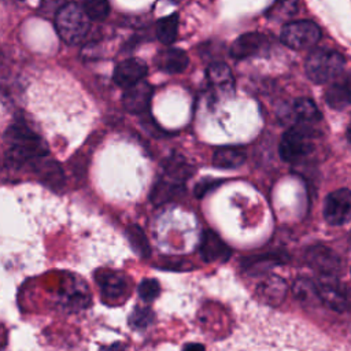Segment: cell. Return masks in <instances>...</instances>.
Listing matches in <instances>:
<instances>
[{"instance_id": "obj_1", "label": "cell", "mask_w": 351, "mask_h": 351, "mask_svg": "<svg viewBox=\"0 0 351 351\" xmlns=\"http://www.w3.org/2000/svg\"><path fill=\"white\" fill-rule=\"evenodd\" d=\"M7 158L10 163L23 165L26 162H34L47 155V147L44 141L37 136L26 122L15 121L5 132Z\"/></svg>"}, {"instance_id": "obj_2", "label": "cell", "mask_w": 351, "mask_h": 351, "mask_svg": "<svg viewBox=\"0 0 351 351\" xmlns=\"http://www.w3.org/2000/svg\"><path fill=\"white\" fill-rule=\"evenodd\" d=\"M344 67V56L330 48L313 49L304 62L306 74L315 84H326L339 78Z\"/></svg>"}, {"instance_id": "obj_3", "label": "cell", "mask_w": 351, "mask_h": 351, "mask_svg": "<svg viewBox=\"0 0 351 351\" xmlns=\"http://www.w3.org/2000/svg\"><path fill=\"white\" fill-rule=\"evenodd\" d=\"M89 18L82 5L77 3L63 4L55 15V27L59 37L67 44H78L89 30Z\"/></svg>"}, {"instance_id": "obj_4", "label": "cell", "mask_w": 351, "mask_h": 351, "mask_svg": "<svg viewBox=\"0 0 351 351\" xmlns=\"http://www.w3.org/2000/svg\"><path fill=\"white\" fill-rule=\"evenodd\" d=\"M314 149V133L303 123L291 126L281 137L278 152L282 160L295 163L308 156Z\"/></svg>"}, {"instance_id": "obj_5", "label": "cell", "mask_w": 351, "mask_h": 351, "mask_svg": "<svg viewBox=\"0 0 351 351\" xmlns=\"http://www.w3.org/2000/svg\"><path fill=\"white\" fill-rule=\"evenodd\" d=\"M321 38L319 26L308 19L288 22L282 26L280 40L291 49L302 51L314 47Z\"/></svg>"}, {"instance_id": "obj_6", "label": "cell", "mask_w": 351, "mask_h": 351, "mask_svg": "<svg viewBox=\"0 0 351 351\" xmlns=\"http://www.w3.org/2000/svg\"><path fill=\"white\" fill-rule=\"evenodd\" d=\"M324 219L332 226H340L351 219V191L340 188L330 192L324 202Z\"/></svg>"}, {"instance_id": "obj_7", "label": "cell", "mask_w": 351, "mask_h": 351, "mask_svg": "<svg viewBox=\"0 0 351 351\" xmlns=\"http://www.w3.org/2000/svg\"><path fill=\"white\" fill-rule=\"evenodd\" d=\"M95 280L106 302H119L126 298L129 282L122 273L114 270H100L96 273Z\"/></svg>"}, {"instance_id": "obj_8", "label": "cell", "mask_w": 351, "mask_h": 351, "mask_svg": "<svg viewBox=\"0 0 351 351\" xmlns=\"http://www.w3.org/2000/svg\"><path fill=\"white\" fill-rule=\"evenodd\" d=\"M304 259L308 266L318 270L322 276H333L340 269V256L329 247L322 244L311 245L306 250Z\"/></svg>"}, {"instance_id": "obj_9", "label": "cell", "mask_w": 351, "mask_h": 351, "mask_svg": "<svg viewBox=\"0 0 351 351\" xmlns=\"http://www.w3.org/2000/svg\"><path fill=\"white\" fill-rule=\"evenodd\" d=\"M319 302L333 311L341 313L347 308V296L333 276H322L317 282Z\"/></svg>"}, {"instance_id": "obj_10", "label": "cell", "mask_w": 351, "mask_h": 351, "mask_svg": "<svg viewBox=\"0 0 351 351\" xmlns=\"http://www.w3.org/2000/svg\"><path fill=\"white\" fill-rule=\"evenodd\" d=\"M148 73L147 64L138 58H129L117 64L112 78L114 82L121 88H130L141 81Z\"/></svg>"}, {"instance_id": "obj_11", "label": "cell", "mask_w": 351, "mask_h": 351, "mask_svg": "<svg viewBox=\"0 0 351 351\" xmlns=\"http://www.w3.org/2000/svg\"><path fill=\"white\" fill-rule=\"evenodd\" d=\"M200 256L204 262H225L230 256V248L225 241L213 230H204L199 245Z\"/></svg>"}, {"instance_id": "obj_12", "label": "cell", "mask_w": 351, "mask_h": 351, "mask_svg": "<svg viewBox=\"0 0 351 351\" xmlns=\"http://www.w3.org/2000/svg\"><path fill=\"white\" fill-rule=\"evenodd\" d=\"M267 47V38L256 32L239 36L230 45V55L234 59H245L261 53Z\"/></svg>"}, {"instance_id": "obj_13", "label": "cell", "mask_w": 351, "mask_h": 351, "mask_svg": "<svg viewBox=\"0 0 351 351\" xmlns=\"http://www.w3.org/2000/svg\"><path fill=\"white\" fill-rule=\"evenodd\" d=\"M287 291V282L276 274H267L256 285V295L270 306H278L285 299Z\"/></svg>"}, {"instance_id": "obj_14", "label": "cell", "mask_w": 351, "mask_h": 351, "mask_svg": "<svg viewBox=\"0 0 351 351\" xmlns=\"http://www.w3.org/2000/svg\"><path fill=\"white\" fill-rule=\"evenodd\" d=\"M151 97H152V86L148 82L141 81L125 89L122 96V103L129 112L140 114L147 110L151 101Z\"/></svg>"}, {"instance_id": "obj_15", "label": "cell", "mask_w": 351, "mask_h": 351, "mask_svg": "<svg viewBox=\"0 0 351 351\" xmlns=\"http://www.w3.org/2000/svg\"><path fill=\"white\" fill-rule=\"evenodd\" d=\"M325 101L330 108L337 111L351 106V73L330 84L325 90Z\"/></svg>"}, {"instance_id": "obj_16", "label": "cell", "mask_w": 351, "mask_h": 351, "mask_svg": "<svg viewBox=\"0 0 351 351\" xmlns=\"http://www.w3.org/2000/svg\"><path fill=\"white\" fill-rule=\"evenodd\" d=\"M155 63L159 70L167 74H178L188 67L189 58L186 52L180 48H169L158 53Z\"/></svg>"}, {"instance_id": "obj_17", "label": "cell", "mask_w": 351, "mask_h": 351, "mask_svg": "<svg viewBox=\"0 0 351 351\" xmlns=\"http://www.w3.org/2000/svg\"><path fill=\"white\" fill-rule=\"evenodd\" d=\"M33 165H34L36 174L41 178L43 182H45L47 185H49L55 189L60 188L63 185L64 177H63L62 169L59 167V165L55 160L40 158V159L34 160Z\"/></svg>"}, {"instance_id": "obj_18", "label": "cell", "mask_w": 351, "mask_h": 351, "mask_svg": "<svg viewBox=\"0 0 351 351\" xmlns=\"http://www.w3.org/2000/svg\"><path fill=\"white\" fill-rule=\"evenodd\" d=\"M182 193H184V184L174 182L169 178H160L155 182L151 191V202L156 206H160Z\"/></svg>"}, {"instance_id": "obj_19", "label": "cell", "mask_w": 351, "mask_h": 351, "mask_svg": "<svg viewBox=\"0 0 351 351\" xmlns=\"http://www.w3.org/2000/svg\"><path fill=\"white\" fill-rule=\"evenodd\" d=\"M163 170L166 178L178 184H184L193 174L192 165H189V162L180 155H173L167 158L163 163Z\"/></svg>"}, {"instance_id": "obj_20", "label": "cell", "mask_w": 351, "mask_h": 351, "mask_svg": "<svg viewBox=\"0 0 351 351\" xmlns=\"http://www.w3.org/2000/svg\"><path fill=\"white\" fill-rule=\"evenodd\" d=\"M245 151L239 147H222L213 155V163L219 169H237L245 162Z\"/></svg>"}, {"instance_id": "obj_21", "label": "cell", "mask_w": 351, "mask_h": 351, "mask_svg": "<svg viewBox=\"0 0 351 351\" xmlns=\"http://www.w3.org/2000/svg\"><path fill=\"white\" fill-rule=\"evenodd\" d=\"M207 80L215 89L221 92H230L234 81L230 69L225 63H213L207 67Z\"/></svg>"}, {"instance_id": "obj_22", "label": "cell", "mask_w": 351, "mask_h": 351, "mask_svg": "<svg viewBox=\"0 0 351 351\" xmlns=\"http://www.w3.org/2000/svg\"><path fill=\"white\" fill-rule=\"evenodd\" d=\"M60 300L64 307L71 310H81L85 308L90 302L89 291L84 285L73 284L66 287L60 293Z\"/></svg>"}, {"instance_id": "obj_23", "label": "cell", "mask_w": 351, "mask_h": 351, "mask_svg": "<svg viewBox=\"0 0 351 351\" xmlns=\"http://www.w3.org/2000/svg\"><path fill=\"white\" fill-rule=\"evenodd\" d=\"M292 112L296 117V119L303 125L313 123L321 119V112L317 104L308 97L296 99L292 104Z\"/></svg>"}, {"instance_id": "obj_24", "label": "cell", "mask_w": 351, "mask_h": 351, "mask_svg": "<svg viewBox=\"0 0 351 351\" xmlns=\"http://www.w3.org/2000/svg\"><path fill=\"white\" fill-rule=\"evenodd\" d=\"M178 33V14H170L156 22V36L160 43L171 44Z\"/></svg>"}, {"instance_id": "obj_25", "label": "cell", "mask_w": 351, "mask_h": 351, "mask_svg": "<svg viewBox=\"0 0 351 351\" xmlns=\"http://www.w3.org/2000/svg\"><path fill=\"white\" fill-rule=\"evenodd\" d=\"M126 237L129 240L130 247L138 256L148 258L151 255V247H149L148 239L138 225H129L126 229Z\"/></svg>"}, {"instance_id": "obj_26", "label": "cell", "mask_w": 351, "mask_h": 351, "mask_svg": "<svg viewBox=\"0 0 351 351\" xmlns=\"http://www.w3.org/2000/svg\"><path fill=\"white\" fill-rule=\"evenodd\" d=\"M292 292L302 303H313L314 300H319L317 285L308 278H298L292 285Z\"/></svg>"}, {"instance_id": "obj_27", "label": "cell", "mask_w": 351, "mask_h": 351, "mask_svg": "<svg viewBox=\"0 0 351 351\" xmlns=\"http://www.w3.org/2000/svg\"><path fill=\"white\" fill-rule=\"evenodd\" d=\"M277 262H282L281 258H278L277 254H265V255H259V256H248L245 259H243L241 266L245 270H262V267L265 269L266 266H271L276 265Z\"/></svg>"}, {"instance_id": "obj_28", "label": "cell", "mask_w": 351, "mask_h": 351, "mask_svg": "<svg viewBox=\"0 0 351 351\" xmlns=\"http://www.w3.org/2000/svg\"><path fill=\"white\" fill-rule=\"evenodd\" d=\"M154 318H155V314L149 307L137 306L134 307V310L129 317V324L134 329H144L154 322Z\"/></svg>"}, {"instance_id": "obj_29", "label": "cell", "mask_w": 351, "mask_h": 351, "mask_svg": "<svg viewBox=\"0 0 351 351\" xmlns=\"http://www.w3.org/2000/svg\"><path fill=\"white\" fill-rule=\"evenodd\" d=\"M82 8L89 19L92 21H103L107 18L110 12V4L104 0H93V1H85L82 4Z\"/></svg>"}, {"instance_id": "obj_30", "label": "cell", "mask_w": 351, "mask_h": 351, "mask_svg": "<svg viewBox=\"0 0 351 351\" xmlns=\"http://www.w3.org/2000/svg\"><path fill=\"white\" fill-rule=\"evenodd\" d=\"M138 296L144 302H154L160 293V285L155 278H145L138 285Z\"/></svg>"}, {"instance_id": "obj_31", "label": "cell", "mask_w": 351, "mask_h": 351, "mask_svg": "<svg viewBox=\"0 0 351 351\" xmlns=\"http://www.w3.org/2000/svg\"><path fill=\"white\" fill-rule=\"evenodd\" d=\"M298 12V4L293 1H285V3H277L274 4L267 15L274 19H287Z\"/></svg>"}, {"instance_id": "obj_32", "label": "cell", "mask_w": 351, "mask_h": 351, "mask_svg": "<svg viewBox=\"0 0 351 351\" xmlns=\"http://www.w3.org/2000/svg\"><path fill=\"white\" fill-rule=\"evenodd\" d=\"M218 184H221L219 180H213V178H204L202 180L196 188H195V195L196 197H203L208 191H211L213 188H215Z\"/></svg>"}, {"instance_id": "obj_33", "label": "cell", "mask_w": 351, "mask_h": 351, "mask_svg": "<svg viewBox=\"0 0 351 351\" xmlns=\"http://www.w3.org/2000/svg\"><path fill=\"white\" fill-rule=\"evenodd\" d=\"M182 351H206V348L200 343H188L184 346Z\"/></svg>"}, {"instance_id": "obj_34", "label": "cell", "mask_w": 351, "mask_h": 351, "mask_svg": "<svg viewBox=\"0 0 351 351\" xmlns=\"http://www.w3.org/2000/svg\"><path fill=\"white\" fill-rule=\"evenodd\" d=\"M99 351H125V346L122 343H114L111 346H103Z\"/></svg>"}, {"instance_id": "obj_35", "label": "cell", "mask_w": 351, "mask_h": 351, "mask_svg": "<svg viewBox=\"0 0 351 351\" xmlns=\"http://www.w3.org/2000/svg\"><path fill=\"white\" fill-rule=\"evenodd\" d=\"M348 244H350V247H351V233H350V237H348Z\"/></svg>"}]
</instances>
